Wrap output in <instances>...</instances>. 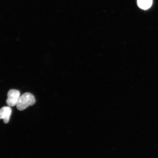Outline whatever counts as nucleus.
<instances>
[{
    "instance_id": "obj_2",
    "label": "nucleus",
    "mask_w": 158,
    "mask_h": 158,
    "mask_svg": "<svg viewBox=\"0 0 158 158\" xmlns=\"http://www.w3.org/2000/svg\"><path fill=\"white\" fill-rule=\"evenodd\" d=\"M7 96L6 102L7 105L10 107L14 106L17 105L20 97V93L19 90L11 89L8 92Z\"/></svg>"
},
{
    "instance_id": "obj_3",
    "label": "nucleus",
    "mask_w": 158,
    "mask_h": 158,
    "mask_svg": "<svg viewBox=\"0 0 158 158\" xmlns=\"http://www.w3.org/2000/svg\"><path fill=\"white\" fill-rule=\"evenodd\" d=\"M12 113L10 106H4L0 109V119H3L5 124L9 123Z\"/></svg>"
},
{
    "instance_id": "obj_1",
    "label": "nucleus",
    "mask_w": 158,
    "mask_h": 158,
    "mask_svg": "<svg viewBox=\"0 0 158 158\" xmlns=\"http://www.w3.org/2000/svg\"><path fill=\"white\" fill-rule=\"evenodd\" d=\"M35 102L33 94L29 93H25L20 97L16 105L17 108L19 110H24L29 106L34 105Z\"/></svg>"
},
{
    "instance_id": "obj_4",
    "label": "nucleus",
    "mask_w": 158,
    "mask_h": 158,
    "mask_svg": "<svg viewBox=\"0 0 158 158\" xmlns=\"http://www.w3.org/2000/svg\"><path fill=\"white\" fill-rule=\"evenodd\" d=\"M152 0H137L138 7L143 10L149 9L152 4Z\"/></svg>"
}]
</instances>
